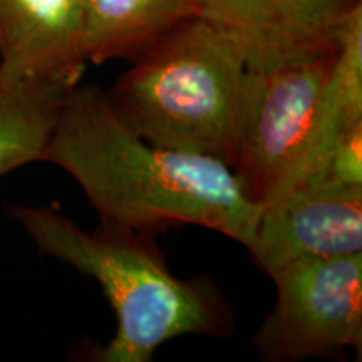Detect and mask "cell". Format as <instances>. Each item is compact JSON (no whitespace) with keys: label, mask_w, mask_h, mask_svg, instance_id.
Segmentation results:
<instances>
[{"label":"cell","mask_w":362,"mask_h":362,"mask_svg":"<svg viewBox=\"0 0 362 362\" xmlns=\"http://www.w3.org/2000/svg\"><path fill=\"white\" fill-rule=\"evenodd\" d=\"M88 64L133 62L175 27L198 17L197 0H83Z\"/></svg>","instance_id":"9c48e42d"},{"label":"cell","mask_w":362,"mask_h":362,"mask_svg":"<svg viewBox=\"0 0 362 362\" xmlns=\"http://www.w3.org/2000/svg\"><path fill=\"white\" fill-rule=\"evenodd\" d=\"M259 72L200 17L175 27L106 90L123 123L156 146L223 161L242 144Z\"/></svg>","instance_id":"3957f363"},{"label":"cell","mask_w":362,"mask_h":362,"mask_svg":"<svg viewBox=\"0 0 362 362\" xmlns=\"http://www.w3.org/2000/svg\"><path fill=\"white\" fill-rule=\"evenodd\" d=\"M42 161L78 181L106 223L141 233L198 225L245 248L255 237L262 206L248 200L228 165L146 141L94 84L71 90Z\"/></svg>","instance_id":"6da1fadb"},{"label":"cell","mask_w":362,"mask_h":362,"mask_svg":"<svg viewBox=\"0 0 362 362\" xmlns=\"http://www.w3.org/2000/svg\"><path fill=\"white\" fill-rule=\"evenodd\" d=\"M309 181L362 185V123L352 126L337 139L322 170Z\"/></svg>","instance_id":"7c38bea8"},{"label":"cell","mask_w":362,"mask_h":362,"mask_svg":"<svg viewBox=\"0 0 362 362\" xmlns=\"http://www.w3.org/2000/svg\"><path fill=\"white\" fill-rule=\"evenodd\" d=\"M362 123V6L349 13L325 86L310 146L293 187L315 178L330 149L352 126Z\"/></svg>","instance_id":"8fae6325"},{"label":"cell","mask_w":362,"mask_h":362,"mask_svg":"<svg viewBox=\"0 0 362 362\" xmlns=\"http://www.w3.org/2000/svg\"><path fill=\"white\" fill-rule=\"evenodd\" d=\"M76 86L0 71V175L42 161L66 99Z\"/></svg>","instance_id":"30bf717a"},{"label":"cell","mask_w":362,"mask_h":362,"mask_svg":"<svg viewBox=\"0 0 362 362\" xmlns=\"http://www.w3.org/2000/svg\"><path fill=\"white\" fill-rule=\"evenodd\" d=\"M83 0H0V71L79 84Z\"/></svg>","instance_id":"ba28073f"},{"label":"cell","mask_w":362,"mask_h":362,"mask_svg":"<svg viewBox=\"0 0 362 362\" xmlns=\"http://www.w3.org/2000/svg\"><path fill=\"white\" fill-rule=\"evenodd\" d=\"M361 0H197L198 17L226 35L247 66L265 72L339 47Z\"/></svg>","instance_id":"8992f818"},{"label":"cell","mask_w":362,"mask_h":362,"mask_svg":"<svg viewBox=\"0 0 362 362\" xmlns=\"http://www.w3.org/2000/svg\"><path fill=\"white\" fill-rule=\"evenodd\" d=\"M336 52L259 72L255 101L232 165L243 193L255 205L275 200L296 185Z\"/></svg>","instance_id":"5b68a950"},{"label":"cell","mask_w":362,"mask_h":362,"mask_svg":"<svg viewBox=\"0 0 362 362\" xmlns=\"http://www.w3.org/2000/svg\"><path fill=\"white\" fill-rule=\"evenodd\" d=\"M267 275L300 259L362 253V185L304 181L262 205L250 247Z\"/></svg>","instance_id":"52a82bcc"},{"label":"cell","mask_w":362,"mask_h":362,"mask_svg":"<svg viewBox=\"0 0 362 362\" xmlns=\"http://www.w3.org/2000/svg\"><path fill=\"white\" fill-rule=\"evenodd\" d=\"M45 255L96 279L117 317L115 337L93 352L99 362H149L180 336H221L232 317L210 279L181 280L146 233L106 223L94 232L49 206H12Z\"/></svg>","instance_id":"7a4b0ae2"},{"label":"cell","mask_w":362,"mask_h":362,"mask_svg":"<svg viewBox=\"0 0 362 362\" xmlns=\"http://www.w3.org/2000/svg\"><path fill=\"white\" fill-rule=\"evenodd\" d=\"M277 302L253 336L267 361H302L362 346V253L300 259L270 275Z\"/></svg>","instance_id":"277c9868"}]
</instances>
